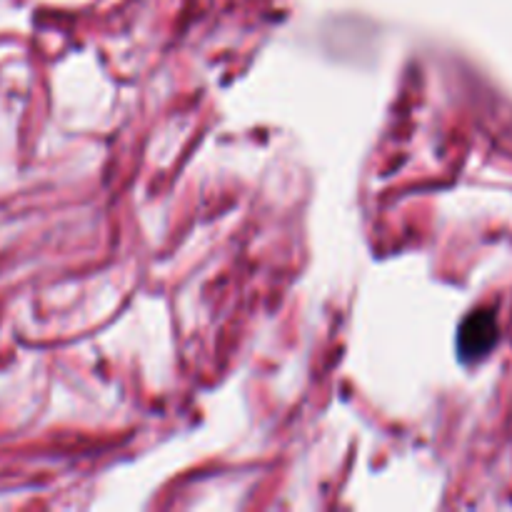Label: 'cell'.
I'll return each instance as SVG.
<instances>
[{
    "label": "cell",
    "mask_w": 512,
    "mask_h": 512,
    "mask_svg": "<svg viewBox=\"0 0 512 512\" xmlns=\"http://www.w3.org/2000/svg\"><path fill=\"white\" fill-rule=\"evenodd\" d=\"M498 343V318L493 310H475L458 330V353L463 363L485 358Z\"/></svg>",
    "instance_id": "cell-1"
}]
</instances>
